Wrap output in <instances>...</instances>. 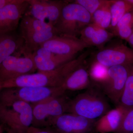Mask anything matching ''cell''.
Masks as SVG:
<instances>
[{
    "instance_id": "1",
    "label": "cell",
    "mask_w": 133,
    "mask_h": 133,
    "mask_svg": "<svg viewBox=\"0 0 133 133\" xmlns=\"http://www.w3.org/2000/svg\"><path fill=\"white\" fill-rule=\"evenodd\" d=\"M90 52L88 50L77 57L53 70L38 71L37 73L26 74L0 82V90L22 87H62L69 75L86 62Z\"/></svg>"
},
{
    "instance_id": "2",
    "label": "cell",
    "mask_w": 133,
    "mask_h": 133,
    "mask_svg": "<svg viewBox=\"0 0 133 133\" xmlns=\"http://www.w3.org/2000/svg\"><path fill=\"white\" fill-rule=\"evenodd\" d=\"M19 28V35L24 42L20 52L24 56L31 55L45 42L60 35L55 26L28 13L22 18Z\"/></svg>"
},
{
    "instance_id": "3",
    "label": "cell",
    "mask_w": 133,
    "mask_h": 133,
    "mask_svg": "<svg viewBox=\"0 0 133 133\" xmlns=\"http://www.w3.org/2000/svg\"><path fill=\"white\" fill-rule=\"evenodd\" d=\"M107 98L99 87L93 84L85 91L70 99L67 112L97 120L112 109Z\"/></svg>"
},
{
    "instance_id": "4",
    "label": "cell",
    "mask_w": 133,
    "mask_h": 133,
    "mask_svg": "<svg viewBox=\"0 0 133 133\" xmlns=\"http://www.w3.org/2000/svg\"><path fill=\"white\" fill-rule=\"evenodd\" d=\"M91 23L92 15L84 8L74 2H67L55 27L60 35L77 37Z\"/></svg>"
},
{
    "instance_id": "5",
    "label": "cell",
    "mask_w": 133,
    "mask_h": 133,
    "mask_svg": "<svg viewBox=\"0 0 133 133\" xmlns=\"http://www.w3.org/2000/svg\"><path fill=\"white\" fill-rule=\"evenodd\" d=\"M0 119L5 127L18 133H26L32 125V105L20 101L0 102Z\"/></svg>"
},
{
    "instance_id": "6",
    "label": "cell",
    "mask_w": 133,
    "mask_h": 133,
    "mask_svg": "<svg viewBox=\"0 0 133 133\" xmlns=\"http://www.w3.org/2000/svg\"><path fill=\"white\" fill-rule=\"evenodd\" d=\"M70 100L64 94L31 105L33 114L31 126L39 128L51 127L59 116L67 113Z\"/></svg>"
},
{
    "instance_id": "7",
    "label": "cell",
    "mask_w": 133,
    "mask_h": 133,
    "mask_svg": "<svg viewBox=\"0 0 133 133\" xmlns=\"http://www.w3.org/2000/svg\"><path fill=\"white\" fill-rule=\"evenodd\" d=\"M1 91V103L20 101L31 105L64 95L65 92L62 87H16Z\"/></svg>"
},
{
    "instance_id": "8",
    "label": "cell",
    "mask_w": 133,
    "mask_h": 133,
    "mask_svg": "<svg viewBox=\"0 0 133 133\" xmlns=\"http://www.w3.org/2000/svg\"><path fill=\"white\" fill-rule=\"evenodd\" d=\"M130 66L118 65L109 67L106 78L97 85L107 97L116 105L118 104L125 89Z\"/></svg>"
},
{
    "instance_id": "9",
    "label": "cell",
    "mask_w": 133,
    "mask_h": 133,
    "mask_svg": "<svg viewBox=\"0 0 133 133\" xmlns=\"http://www.w3.org/2000/svg\"><path fill=\"white\" fill-rule=\"evenodd\" d=\"M94 62L109 68L133 64V49L122 44L99 49L94 55Z\"/></svg>"
},
{
    "instance_id": "10",
    "label": "cell",
    "mask_w": 133,
    "mask_h": 133,
    "mask_svg": "<svg viewBox=\"0 0 133 133\" xmlns=\"http://www.w3.org/2000/svg\"><path fill=\"white\" fill-rule=\"evenodd\" d=\"M37 70L31 55L23 57L12 55L0 63V82L34 73Z\"/></svg>"
},
{
    "instance_id": "11",
    "label": "cell",
    "mask_w": 133,
    "mask_h": 133,
    "mask_svg": "<svg viewBox=\"0 0 133 133\" xmlns=\"http://www.w3.org/2000/svg\"><path fill=\"white\" fill-rule=\"evenodd\" d=\"M96 121L65 113L59 116L50 128L57 133H91L95 131Z\"/></svg>"
},
{
    "instance_id": "12",
    "label": "cell",
    "mask_w": 133,
    "mask_h": 133,
    "mask_svg": "<svg viewBox=\"0 0 133 133\" xmlns=\"http://www.w3.org/2000/svg\"><path fill=\"white\" fill-rule=\"evenodd\" d=\"M29 7L27 13L38 20L55 26L67 1L59 0H28Z\"/></svg>"
},
{
    "instance_id": "13",
    "label": "cell",
    "mask_w": 133,
    "mask_h": 133,
    "mask_svg": "<svg viewBox=\"0 0 133 133\" xmlns=\"http://www.w3.org/2000/svg\"><path fill=\"white\" fill-rule=\"evenodd\" d=\"M29 6L28 0H16L0 9V34L16 31Z\"/></svg>"
},
{
    "instance_id": "14",
    "label": "cell",
    "mask_w": 133,
    "mask_h": 133,
    "mask_svg": "<svg viewBox=\"0 0 133 133\" xmlns=\"http://www.w3.org/2000/svg\"><path fill=\"white\" fill-rule=\"evenodd\" d=\"M56 55L76 57V55L88 45L78 37L59 35L41 45Z\"/></svg>"
},
{
    "instance_id": "15",
    "label": "cell",
    "mask_w": 133,
    "mask_h": 133,
    "mask_svg": "<svg viewBox=\"0 0 133 133\" xmlns=\"http://www.w3.org/2000/svg\"><path fill=\"white\" fill-rule=\"evenodd\" d=\"M127 108L116 105L97 120L95 131L99 133H115L119 128Z\"/></svg>"
},
{
    "instance_id": "16",
    "label": "cell",
    "mask_w": 133,
    "mask_h": 133,
    "mask_svg": "<svg viewBox=\"0 0 133 133\" xmlns=\"http://www.w3.org/2000/svg\"><path fill=\"white\" fill-rule=\"evenodd\" d=\"M86 62L75 69L67 77L62 86L66 91H77L87 90L92 85Z\"/></svg>"
},
{
    "instance_id": "17",
    "label": "cell",
    "mask_w": 133,
    "mask_h": 133,
    "mask_svg": "<svg viewBox=\"0 0 133 133\" xmlns=\"http://www.w3.org/2000/svg\"><path fill=\"white\" fill-rule=\"evenodd\" d=\"M114 36L112 32L91 23L81 31L79 38L85 43L89 48L96 46L101 49Z\"/></svg>"
},
{
    "instance_id": "18",
    "label": "cell",
    "mask_w": 133,
    "mask_h": 133,
    "mask_svg": "<svg viewBox=\"0 0 133 133\" xmlns=\"http://www.w3.org/2000/svg\"><path fill=\"white\" fill-rule=\"evenodd\" d=\"M24 42L16 31L0 34V63L12 56L16 50L21 49Z\"/></svg>"
},
{
    "instance_id": "19",
    "label": "cell",
    "mask_w": 133,
    "mask_h": 133,
    "mask_svg": "<svg viewBox=\"0 0 133 133\" xmlns=\"http://www.w3.org/2000/svg\"><path fill=\"white\" fill-rule=\"evenodd\" d=\"M31 55L35 64L37 70L38 71H41L53 70L76 58L58 55L54 58L45 59L35 55Z\"/></svg>"
},
{
    "instance_id": "20",
    "label": "cell",
    "mask_w": 133,
    "mask_h": 133,
    "mask_svg": "<svg viewBox=\"0 0 133 133\" xmlns=\"http://www.w3.org/2000/svg\"><path fill=\"white\" fill-rule=\"evenodd\" d=\"M111 22L110 28L112 31L126 13L133 10V6L127 0H111Z\"/></svg>"
},
{
    "instance_id": "21",
    "label": "cell",
    "mask_w": 133,
    "mask_h": 133,
    "mask_svg": "<svg viewBox=\"0 0 133 133\" xmlns=\"http://www.w3.org/2000/svg\"><path fill=\"white\" fill-rule=\"evenodd\" d=\"M111 0H107L104 4L96 10L92 16V23L105 29L110 28L111 26Z\"/></svg>"
},
{
    "instance_id": "22",
    "label": "cell",
    "mask_w": 133,
    "mask_h": 133,
    "mask_svg": "<svg viewBox=\"0 0 133 133\" xmlns=\"http://www.w3.org/2000/svg\"><path fill=\"white\" fill-rule=\"evenodd\" d=\"M108 69L97 62H93L88 67L90 78L93 84L97 85L104 81L107 76Z\"/></svg>"
},
{
    "instance_id": "23",
    "label": "cell",
    "mask_w": 133,
    "mask_h": 133,
    "mask_svg": "<svg viewBox=\"0 0 133 133\" xmlns=\"http://www.w3.org/2000/svg\"><path fill=\"white\" fill-rule=\"evenodd\" d=\"M114 133H133V108H128L121 125Z\"/></svg>"
},
{
    "instance_id": "24",
    "label": "cell",
    "mask_w": 133,
    "mask_h": 133,
    "mask_svg": "<svg viewBox=\"0 0 133 133\" xmlns=\"http://www.w3.org/2000/svg\"><path fill=\"white\" fill-rule=\"evenodd\" d=\"M107 0H76L74 2L79 4L92 16L94 13L102 6Z\"/></svg>"
},
{
    "instance_id": "25",
    "label": "cell",
    "mask_w": 133,
    "mask_h": 133,
    "mask_svg": "<svg viewBox=\"0 0 133 133\" xmlns=\"http://www.w3.org/2000/svg\"><path fill=\"white\" fill-rule=\"evenodd\" d=\"M127 108H133V90L125 87L118 104Z\"/></svg>"
},
{
    "instance_id": "26",
    "label": "cell",
    "mask_w": 133,
    "mask_h": 133,
    "mask_svg": "<svg viewBox=\"0 0 133 133\" xmlns=\"http://www.w3.org/2000/svg\"><path fill=\"white\" fill-rule=\"evenodd\" d=\"M123 26H128L133 28V10L126 13L120 20L112 33L116 29Z\"/></svg>"
},
{
    "instance_id": "27",
    "label": "cell",
    "mask_w": 133,
    "mask_h": 133,
    "mask_svg": "<svg viewBox=\"0 0 133 133\" xmlns=\"http://www.w3.org/2000/svg\"><path fill=\"white\" fill-rule=\"evenodd\" d=\"M26 133H57L50 128H39L31 126L28 129Z\"/></svg>"
},
{
    "instance_id": "28",
    "label": "cell",
    "mask_w": 133,
    "mask_h": 133,
    "mask_svg": "<svg viewBox=\"0 0 133 133\" xmlns=\"http://www.w3.org/2000/svg\"><path fill=\"white\" fill-rule=\"evenodd\" d=\"M16 0H0V9L15 2Z\"/></svg>"
},
{
    "instance_id": "29",
    "label": "cell",
    "mask_w": 133,
    "mask_h": 133,
    "mask_svg": "<svg viewBox=\"0 0 133 133\" xmlns=\"http://www.w3.org/2000/svg\"><path fill=\"white\" fill-rule=\"evenodd\" d=\"M127 41L129 43V44H130L131 47L133 48V31L132 33L131 34V35L129 37V38H128Z\"/></svg>"
},
{
    "instance_id": "30",
    "label": "cell",
    "mask_w": 133,
    "mask_h": 133,
    "mask_svg": "<svg viewBox=\"0 0 133 133\" xmlns=\"http://www.w3.org/2000/svg\"><path fill=\"white\" fill-rule=\"evenodd\" d=\"M4 128H5V131H6V133H19L7 127H5V126H4Z\"/></svg>"
},
{
    "instance_id": "31",
    "label": "cell",
    "mask_w": 133,
    "mask_h": 133,
    "mask_svg": "<svg viewBox=\"0 0 133 133\" xmlns=\"http://www.w3.org/2000/svg\"><path fill=\"white\" fill-rule=\"evenodd\" d=\"M127 1L133 6V0H127Z\"/></svg>"
},
{
    "instance_id": "32",
    "label": "cell",
    "mask_w": 133,
    "mask_h": 133,
    "mask_svg": "<svg viewBox=\"0 0 133 133\" xmlns=\"http://www.w3.org/2000/svg\"><path fill=\"white\" fill-rule=\"evenodd\" d=\"M131 67H132V69L133 70V64L131 65Z\"/></svg>"
},
{
    "instance_id": "33",
    "label": "cell",
    "mask_w": 133,
    "mask_h": 133,
    "mask_svg": "<svg viewBox=\"0 0 133 133\" xmlns=\"http://www.w3.org/2000/svg\"><path fill=\"white\" fill-rule=\"evenodd\" d=\"M0 133H3V132H1Z\"/></svg>"
}]
</instances>
